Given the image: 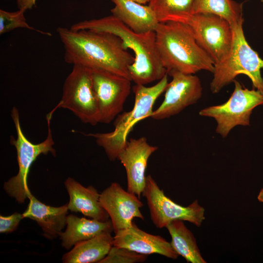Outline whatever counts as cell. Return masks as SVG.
I'll use <instances>...</instances> for the list:
<instances>
[{
  "mask_svg": "<svg viewBox=\"0 0 263 263\" xmlns=\"http://www.w3.org/2000/svg\"><path fill=\"white\" fill-rule=\"evenodd\" d=\"M97 100L99 123L109 124L119 115L131 89V80L101 69H91Z\"/></svg>",
  "mask_w": 263,
  "mask_h": 263,
  "instance_id": "11",
  "label": "cell"
},
{
  "mask_svg": "<svg viewBox=\"0 0 263 263\" xmlns=\"http://www.w3.org/2000/svg\"><path fill=\"white\" fill-rule=\"evenodd\" d=\"M188 25L202 48L215 64L224 59L231 47L233 33L229 23L210 14H191L178 21Z\"/></svg>",
  "mask_w": 263,
  "mask_h": 263,
  "instance_id": "9",
  "label": "cell"
},
{
  "mask_svg": "<svg viewBox=\"0 0 263 263\" xmlns=\"http://www.w3.org/2000/svg\"><path fill=\"white\" fill-rule=\"evenodd\" d=\"M243 23L232 26L233 38L231 49L226 57L215 64L210 89L213 94L219 93L224 87L233 82L241 74L247 75L252 85L263 94V78L261 70L263 60L253 50L244 35Z\"/></svg>",
  "mask_w": 263,
  "mask_h": 263,
  "instance_id": "5",
  "label": "cell"
},
{
  "mask_svg": "<svg viewBox=\"0 0 263 263\" xmlns=\"http://www.w3.org/2000/svg\"><path fill=\"white\" fill-rule=\"evenodd\" d=\"M168 74L151 87L135 84L133 86L134 104L132 110L118 115L114 122V129L111 132L86 134L95 139L97 144L105 150L111 161L117 159L120 152L127 143V137L135 124L150 117L153 106L168 85Z\"/></svg>",
  "mask_w": 263,
  "mask_h": 263,
  "instance_id": "4",
  "label": "cell"
},
{
  "mask_svg": "<svg viewBox=\"0 0 263 263\" xmlns=\"http://www.w3.org/2000/svg\"><path fill=\"white\" fill-rule=\"evenodd\" d=\"M113 245L147 255L157 254L172 259L179 256L170 243L159 235L146 232L134 222L131 226L115 233Z\"/></svg>",
  "mask_w": 263,
  "mask_h": 263,
  "instance_id": "15",
  "label": "cell"
},
{
  "mask_svg": "<svg viewBox=\"0 0 263 263\" xmlns=\"http://www.w3.org/2000/svg\"><path fill=\"white\" fill-rule=\"evenodd\" d=\"M28 199L29 203L22 213L24 218L36 221L47 238L54 239L59 236L66 226L69 210L67 204L58 207L46 205L32 194Z\"/></svg>",
  "mask_w": 263,
  "mask_h": 263,
  "instance_id": "17",
  "label": "cell"
},
{
  "mask_svg": "<svg viewBox=\"0 0 263 263\" xmlns=\"http://www.w3.org/2000/svg\"><path fill=\"white\" fill-rule=\"evenodd\" d=\"M192 13L217 15L231 26L244 21L242 4L233 0H194Z\"/></svg>",
  "mask_w": 263,
  "mask_h": 263,
  "instance_id": "22",
  "label": "cell"
},
{
  "mask_svg": "<svg viewBox=\"0 0 263 263\" xmlns=\"http://www.w3.org/2000/svg\"><path fill=\"white\" fill-rule=\"evenodd\" d=\"M36 1V0H17V3L19 9H24L26 11L35 6Z\"/></svg>",
  "mask_w": 263,
  "mask_h": 263,
  "instance_id": "27",
  "label": "cell"
},
{
  "mask_svg": "<svg viewBox=\"0 0 263 263\" xmlns=\"http://www.w3.org/2000/svg\"><path fill=\"white\" fill-rule=\"evenodd\" d=\"M57 108L56 106L47 114V136L43 141L37 144L31 142L23 133L18 109L14 107L11 110V116L15 127L17 137L11 136L10 143L15 147L17 151L19 171L16 175L5 182L3 188L5 192L19 203H23L25 199L32 194L27 182L32 164L41 154L47 155L51 153L54 156L56 155L50 124L53 114Z\"/></svg>",
  "mask_w": 263,
  "mask_h": 263,
  "instance_id": "6",
  "label": "cell"
},
{
  "mask_svg": "<svg viewBox=\"0 0 263 263\" xmlns=\"http://www.w3.org/2000/svg\"><path fill=\"white\" fill-rule=\"evenodd\" d=\"M112 15L137 33L155 31L159 22L149 5L132 0H111Z\"/></svg>",
  "mask_w": 263,
  "mask_h": 263,
  "instance_id": "18",
  "label": "cell"
},
{
  "mask_svg": "<svg viewBox=\"0 0 263 263\" xmlns=\"http://www.w3.org/2000/svg\"><path fill=\"white\" fill-rule=\"evenodd\" d=\"M155 33L157 50L167 73L193 75L201 70L213 73L214 61L197 42L188 25L175 21L161 22Z\"/></svg>",
  "mask_w": 263,
  "mask_h": 263,
  "instance_id": "3",
  "label": "cell"
},
{
  "mask_svg": "<svg viewBox=\"0 0 263 263\" xmlns=\"http://www.w3.org/2000/svg\"><path fill=\"white\" fill-rule=\"evenodd\" d=\"M111 233L100 234L75 244L72 249L64 254V263H93L103 260L113 246Z\"/></svg>",
  "mask_w": 263,
  "mask_h": 263,
  "instance_id": "20",
  "label": "cell"
},
{
  "mask_svg": "<svg viewBox=\"0 0 263 263\" xmlns=\"http://www.w3.org/2000/svg\"><path fill=\"white\" fill-rule=\"evenodd\" d=\"M56 31L67 63L108 71L131 80L129 69L134 57L117 36L104 31H75L62 27Z\"/></svg>",
  "mask_w": 263,
  "mask_h": 263,
  "instance_id": "1",
  "label": "cell"
},
{
  "mask_svg": "<svg viewBox=\"0 0 263 263\" xmlns=\"http://www.w3.org/2000/svg\"><path fill=\"white\" fill-rule=\"evenodd\" d=\"M257 198L259 202L263 203V188L260 190Z\"/></svg>",
  "mask_w": 263,
  "mask_h": 263,
  "instance_id": "28",
  "label": "cell"
},
{
  "mask_svg": "<svg viewBox=\"0 0 263 263\" xmlns=\"http://www.w3.org/2000/svg\"><path fill=\"white\" fill-rule=\"evenodd\" d=\"M25 10L19 9L17 11L8 12L0 10V34L2 35L17 28H26L40 34L51 36L49 32H44L30 26L24 17Z\"/></svg>",
  "mask_w": 263,
  "mask_h": 263,
  "instance_id": "24",
  "label": "cell"
},
{
  "mask_svg": "<svg viewBox=\"0 0 263 263\" xmlns=\"http://www.w3.org/2000/svg\"><path fill=\"white\" fill-rule=\"evenodd\" d=\"M112 231L113 229L110 219L103 222L71 214L67 217L65 231L61 232L59 236L62 246L66 249H70L78 242Z\"/></svg>",
  "mask_w": 263,
  "mask_h": 263,
  "instance_id": "19",
  "label": "cell"
},
{
  "mask_svg": "<svg viewBox=\"0 0 263 263\" xmlns=\"http://www.w3.org/2000/svg\"><path fill=\"white\" fill-rule=\"evenodd\" d=\"M158 149L150 145L145 137L131 138L117 157L125 168L127 190L140 198L146 185L145 171L151 155Z\"/></svg>",
  "mask_w": 263,
  "mask_h": 263,
  "instance_id": "14",
  "label": "cell"
},
{
  "mask_svg": "<svg viewBox=\"0 0 263 263\" xmlns=\"http://www.w3.org/2000/svg\"><path fill=\"white\" fill-rule=\"evenodd\" d=\"M64 185L70 197L69 210L100 221L109 220L108 214L100 204V194L93 186L84 187L71 177L65 181Z\"/></svg>",
  "mask_w": 263,
  "mask_h": 263,
  "instance_id": "16",
  "label": "cell"
},
{
  "mask_svg": "<svg viewBox=\"0 0 263 263\" xmlns=\"http://www.w3.org/2000/svg\"><path fill=\"white\" fill-rule=\"evenodd\" d=\"M147 255L124 247L113 245L107 256L99 263H137L146 261Z\"/></svg>",
  "mask_w": 263,
  "mask_h": 263,
  "instance_id": "25",
  "label": "cell"
},
{
  "mask_svg": "<svg viewBox=\"0 0 263 263\" xmlns=\"http://www.w3.org/2000/svg\"><path fill=\"white\" fill-rule=\"evenodd\" d=\"M23 218V214L18 212L7 216L0 215V233H9L13 232L17 228L20 221Z\"/></svg>",
  "mask_w": 263,
  "mask_h": 263,
  "instance_id": "26",
  "label": "cell"
},
{
  "mask_svg": "<svg viewBox=\"0 0 263 263\" xmlns=\"http://www.w3.org/2000/svg\"><path fill=\"white\" fill-rule=\"evenodd\" d=\"M172 77L166 90L164 99L150 117L161 120L180 113L187 107L196 103L202 95L199 78L191 74L176 71L168 73Z\"/></svg>",
  "mask_w": 263,
  "mask_h": 263,
  "instance_id": "12",
  "label": "cell"
},
{
  "mask_svg": "<svg viewBox=\"0 0 263 263\" xmlns=\"http://www.w3.org/2000/svg\"><path fill=\"white\" fill-rule=\"evenodd\" d=\"M70 28L104 31L119 37L134 53V60L129 70L131 80L135 84L145 85L168 74L157 50L155 31L137 33L113 15L81 21Z\"/></svg>",
  "mask_w": 263,
  "mask_h": 263,
  "instance_id": "2",
  "label": "cell"
},
{
  "mask_svg": "<svg viewBox=\"0 0 263 263\" xmlns=\"http://www.w3.org/2000/svg\"><path fill=\"white\" fill-rule=\"evenodd\" d=\"M142 195L146 199L150 219L157 228L166 227L176 220L188 221L200 226L205 219V209L197 200L187 207L176 204L165 194L150 175L146 176Z\"/></svg>",
  "mask_w": 263,
  "mask_h": 263,
  "instance_id": "10",
  "label": "cell"
},
{
  "mask_svg": "<svg viewBox=\"0 0 263 263\" xmlns=\"http://www.w3.org/2000/svg\"><path fill=\"white\" fill-rule=\"evenodd\" d=\"M136 2L141 4H144L147 2H149L150 0H132Z\"/></svg>",
  "mask_w": 263,
  "mask_h": 263,
  "instance_id": "29",
  "label": "cell"
},
{
  "mask_svg": "<svg viewBox=\"0 0 263 263\" xmlns=\"http://www.w3.org/2000/svg\"><path fill=\"white\" fill-rule=\"evenodd\" d=\"M166 228L171 237L170 244L179 256H182L188 263H207L201 254L194 236L183 221H173Z\"/></svg>",
  "mask_w": 263,
  "mask_h": 263,
  "instance_id": "21",
  "label": "cell"
},
{
  "mask_svg": "<svg viewBox=\"0 0 263 263\" xmlns=\"http://www.w3.org/2000/svg\"><path fill=\"white\" fill-rule=\"evenodd\" d=\"M99 202L108 214L114 233L131 226L135 218L144 219L140 211L143 204L136 195L112 183L100 193Z\"/></svg>",
  "mask_w": 263,
  "mask_h": 263,
  "instance_id": "13",
  "label": "cell"
},
{
  "mask_svg": "<svg viewBox=\"0 0 263 263\" xmlns=\"http://www.w3.org/2000/svg\"><path fill=\"white\" fill-rule=\"evenodd\" d=\"M234 89L225 103L202 109V116L214 118L217 122L216 132L223 137H226L237 126L250 125V115L253 109L263 105V94L260 91L243 88L235 79Z\"/></svg>",
  "mask_w": 263,
  "mask_h": 263,
  "instance_id": "7",
  "label": "cell"
},
{
  "mask_svg": "<svg viewBox=\"0 0 263 263\" xmlns=\"http://www.w3.org/2000/svg\"><path fill=\"white\" fill-rule=\"evenodd\" d=\"M194 0H150L149 6L159 22L177 21L192 14Z\"/></svg>",
  "mask_w": 263,
  "mask_h": 263,
  "instance_id": "23",
  "label": "cell"
},
{
  "mask_svg": "<svg viewBox=\"0 0 263 263\" xmlns=\"http://www.w3.org/2000/svg\"><path fill=\"white\" fill-rule=\"evenodd\" d=\"M58 108L71 111L80 120L93 126L99 123L96 98L91 78V69L74 65L65 80Z\"/></svg>",
  "mask_w": 263,
  "mask_h": 263,
  "instance_id": "8",
  "label": "cell"
}]
</instances>
